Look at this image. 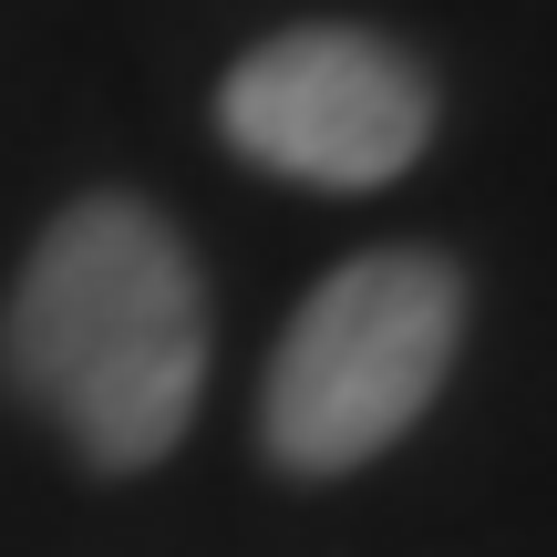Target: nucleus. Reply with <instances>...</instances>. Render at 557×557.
Listing matches in <instances>:
<instances>
[{"label": "nucleus", "mask_w": 557, "mask_h": 557, "mask_svg": "<svg viewBox=\"0 0 557 557\" xmlns=\"http://www.w3.org/2000/svg\"><path fill=\"white\" fill-rule=\"evenodd\" d=\"M475 289L444 248H361L289 310L259 382V444L278 475H351L434 413L465 351Z\"/></svg>", "instance_id": "2"}, {"label": "nucleus", "mask_w": 557, "mask_h": 557, "mask_svg": "<svg viewBox=\"0 0 557 557\" xmlns=\"http://www.w3.org/2000/svg\"><path fill=\"white\" fill-rule=\"evenodd\" d=\"M207 351L218 310L197 248L124 186H83L32 238L0 310V382L94 475H145L176 455L207 403Z\"/></svg>", "instance_id": "1"}, {"label": "nucleus", "mask_w": 557, "mask_h": 557, "mask_svg": "<svg viewBox=\"0 0 557 557\" xmlns=\"http://www.w3.org/2000/svg\"><path fill=\"white\" fill-rule=\"evenodd\" d=\"M434 73L372 21H289L218 73V135L238 165L310 197H372L434 156Z\"/></svg>", "instance_id": "3"}]
</instances>
